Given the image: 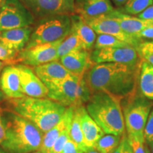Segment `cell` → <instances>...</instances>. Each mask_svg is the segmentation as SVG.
<instances>
[{
	"label": "cell",
	"mask_w": 153,
	"mask_h": 153,
	"mask_svg": "<svg viewBox=\"0 0 153 153\" xmlns=\"http://www.w3.org/2000/svg\"><path fill=\"white\" fill-rule=\"evenodd\" d=\"M140 65L116 62L94 64L85 74L91 94L104 92L122 101L136 94Z\"/></svg>",
	"instance_id": "1"
},
{
	"label": "cell",
	"mask_w": 153,
	"mask_h": 153,
	"mask_svg": "<svg viewBox=\"0 0 153 153\" xmlns=\"http://www.w3.org/2000/svg\"><path fill=\"white\" fill-rule=\"evenodd\" d=\"M15 114L28 120L42 133H46L60 121L65 106L51 99L24 97L11 101Z\"/></svg>",
	"instance_id": "2"
},
{
	"label": "cell",
	"mask_w": 153,
	"mask_h": 153,
	"mask_svg": "<svg viewBox=\"0 0 153 153\" xmlns=\"http://www.w3.org/2000/svg\"><path fill=\"white\" fill-rule=\"evenodd\" d=\"M6 135L1 145L10 153H31L40 150L43 133L28 120L11 113L3 118Z\"/></svg>",
	"instance_id": "3"
},
{
	"label": "cell",
	"mask_w": 153,
	"mask_h": 153,
	"mask_svg": "<svg viewBox=\"0 0 153 153\" xmlns=\"http://www.w3.org/2000/svg\"><path fill=\"white\" fill-rule=\"evenodd\" d=\"M88 114L105 134L122 135L125 133V122L121 103L104 92L91 94L87 101Z\"/></svg>",
	"instance_id": "4"
},
{
	"label": "cell",
	"mask_w": 153,
	"mask_h": 153,
	"mask_svg": "<svg viewBox=\"0 0 153 153\" xmlns=\"http://www.w3.org/2000/svg\"><path fill=\"white\" fill-rule=\"evenodd\" d=\"M48 89V98L68 107L83 105L90 98L91 92L87 87L85 76L71 74L65 79L45 85Z\"/></svg>",
	"instance_id": "5"
},
{
	"label": "cell",
	"mask_w": 153,
	"mask_h": 153,
	"mask_svg": "<svg viewBox=\"0 0 153 153\" xmlns=\"http://www.w3.org/2000/svg\"><path fill=\"white\" fill-rule=\"evenodd\" d=\"M71 15H57L40 20L24 48L64 39L71 31Z\"/></svg>",
	"instance_id": "6"
},
{
	"label": "cell",
	"mask_w": 153,
	"mask_h": 153,
	"mask_svg": "<svg viewBox=\"0 0 153 153\" xmlns=\"http://www.w3.org/2000/svg\"><path fill=\"white\" fill-rule=\"evenodd\" d=\"M151 101L136 94L124 100L126 104L122 110L128 136L144 135L145 125L153 106Z\"/></svg>",
	"instance_id": "7"
},
{
	"label": "cell",
	"mask_w": 153,
	"mask_h": 153,
	"mask_svg": "<svg viewBox=\"0 0 153 153\" xmlns=\"http://www.w3.org/2000/svg\"><path fill=\"white\" fill-rule=\"evenodd\" d=\"M34 16L20 0H4L0 9V31L30 26Z\"/></svg>",
	"instance_id": "8"
},
{
	"label": "cell",
	"mask_w": 153,
	"mask_h": 153,
	"mask_svg": "<svg viewBox=\"0 0 153 153\" xmlns=\"http://www.w3.org/2000/svg\"><path fill=\"white\" fill-rule=\"evenodd\" d=\"M33 16L43 19L75 13L74 0H20Z\"/></svg>",
	"instance_id": "9"
},
{
	"label": "cell",
	"mask_w": 153,
	"mask_h": 153,
	"mask_svg": "<svg viewBox=\"0 0 153 153\" xmlns=\"http://www.w3.org/2000/svg\"><path fill=\"white\" fill-rule=\"evenodd\" d=\"M62 40L23 49L17 55L16 61L33 68L53 61H58L57 48Z\"/></svg>",
	"instance_id": "10"
},
{
	"label": "cell",
	"mask_w": 153,
	"mask_h": 153,
	"mask_svg": "<svg viewBox=\"0 0 153 153\" xmlns=\"http://www.w3.org/2000/svg\"><path fill=\"white\" fill-rule=\"evenodd\" d=\"M91 60L94 64L104 62H116L131 66H138L142 59L133 47L104 48L94 49L90 54Z\"/></svg>",
	"instance_id": "11"
},
{
	"label": "cell",
	"mask_w": 153,
	"mask_h": 153,
	"mask_svg": "<svg viewBox=\"0 0 153 153\" xmlns=\"http://www.w3.org/2000/svg\"><path fill=\"white\" fill-rule=\"evenodd\" d=\"M85 22L97 34H106L114 36L135 48L143 41L140 38L134 37L124 31L118 22L107 14L97 18L86 19Z\"/></svg>",
	"instance_id": "12"
},
{
	"label": "cell",
	"mask_w": 153,
	"mask_h": 153,
	"mask_svg": "<svg viewBox=\"0 0 153 153\" xmlns=\"http://www.w3.org/2000/svg\"><path fill=\"white\" fill-rule=\"evenodd\" d=\"M20 78L21 89L24 96L33 98L48 97V89L30 67L25 65H16Z\"/></svg>",
	"instance_id": "13"
},
{
	"label": "cell",
	"mask_w": 153,
	"mask_h": 153,
	"mask_svg": "<svg viewBox=\"0 0 153 153\" xmlns=\"http://www.w3.org/2000/svg\"><path fill=\"white\" fill-rule=\"evenodd\" d=\"M75 13L84 19L97 18L114 11L110 0H74Z\"/></svg>",
	"instance_id": "14"
},
{
	"label": "cell",
	"mask_w": 153,
	"mask_h": 153,
	"mask_svg": "<svg viewBox=\"0 0 153 153\" xmlns=\"http://www.w3.org/2000/svg\"><path fill=\"white\" fill-rule=\"evenodd\" d=\"M60 62L70 73L76 76H85L88 70L93 65L90 53L86 50L74 51L60 58Z\"/></svg>",
	"instance_id": "15"
},
{
	"label": "cell",
	"mask_w": 153,
	"mask_h": 153,
	"mask_svg": "<svg viewBox=\"0 0 153 153\" xmlns=\"http://www.w3.org/2000/svg\"><path fill=\"white\" fill-rule=\"evenodd\" d=\"M107 15L116 21L124 31L134 37L138 38L140 32L147 28L153 27V21L131 16L119 11L114 10Z\"/></svg>",
	"instance_id": "16"
},
{
	"label": "cell",
	"mask_w": 153,
	"mask_h": 153,
	"mask_svg": "<svg viewBox=\"0 0 153 153\" xmlns=\"http://www.w3.org/2000/svg\"><path fill=\"white\" fill-rule=\"evenodd\" d=\"M0 88L4 94L11 99L26 97L21 89L19 70L16 65L6 66L3 69L0 77Z\"/></svg>",
	"instance_id": "17"
},
{
	"label": "cell",
	"mask_w": 153,
	"mask_h": 153,
	"mask_svg": "<svg viewBox=\"0 0 153 153\" xmlns=\"http://www.w3.org/2000/svg\"><path fill=\"white\" fill-rule=\"evenodd\" d=\"M80 116V123L85 145L88 149L94 148L98 140L104 135V132L88 114L83 105L78 107Z\"/></svg>",
	"instance_id": "18"
},
{
	"label": "cell",
	"mask_w": 153,
	"mask_h": 153,
	"mask_svg": "<svg viewBox=\"0 0 153 153\" xmlns=\"http://www.w3.org/2000/svg\"><path fill=\"white\" fill-rule=\"evenodd\" d=\"M32 31L33 28L30 26L4 30L1 33L0 42L19 53L27 45Z\"/></svg>",
	"instance_id": "19"
},
{
	"label": "cell",
	"mask_w": 153,
	"mask_h": 153,
	"mask_svg": "<svg viewBox=\"0 0 153 153\" xmlns=\"http://www.w3.org/2000/svg\"><path fill=\"white\" fill-rule=\"evenodd\" d=\"M33 70L45 85L64 79L72 74L59 60L35 67Z\"/></svg>",
	"instance_id": "20"
},
{
	"label": "cell",
	"mask_w": 153,
	"mask_h": 153,
	"mask_svg": "<svg viewBox=\"0 0 153 153\" xmlns=\"http://www.w3.org/2000/svg\"><path fill=\"white\" fill-rule=\"evenodd\" d=\"M74 107H68L61 118L60 121L53 128L49 130L43 135V140L40 151L41 153H48L52 148L55 141L58 138L61 133L67 128L71 125V122L73 117Z\"/></svg>",
	"instance_id": "21"
},
{
	"label": "cell",
	"mask_w": 153,
	"mask_h": 153,
	"mask_svg": "<svg viewBox=\"0 0 153 153\" xmlns=\"http://www.w3.org/2000/svg\"><path fill=\"white\" fill-rule=\"evenodd\" d=\"M71 17V29L75 32L79 38L84 49L90 51L94 45L97 36L95 31L91 28L85 20L78 14H72Z\"/></svg>",
	"instance_id": "22"
},
{
	"label": "cell",
	"mask_w": 153,
	"mask_h": 153,
	"mask_svg": "<svg viewBox=\"0 0 153 153\" xmlns=\"http://www.w3.org/2000/svg\"><path fill=\"white\" fill-rule=\"evenodd\" d=\"M138 85L143 96L153 100V67L142 60L140 65Z\"/></svg>",
	"instance_id": "23"
},
{
	"label": "cell",
	"mask_w": 153,
	"mask_h": 153,
	"mask_svg": "<svg viewBox=\"0 0 153 153\" xmlns=\"http://www.w3.org/2000/svg\"><path fill=\"white\" fill-rule=\"evenodd\" d=\"M79 106L74 107L73 117H72L70 129V139L76 145V147L79 150H81L82 152H85L89 149L85 145L83 133H82L79 108H78Z\"/></svg>",
	"instance_id": "24"
},
{
	"label": "cell",
	"mask_w": 153,
	"mask_h": 153,
	"mask_svg": "<svg viewBox=\"0 0 153 153\" xmlns=\"http://www.w3.org/2000/svg\"><path fill=\"white\" fill-rule=\"evenodd\" d=\"M80 50H85L83 45L75 32L71 29L70 33L62 40L57 48V55L59 60L60 57L68 53Z\"/></svg>",
	"instance_id": "25"
},
{
	"label": "cell",
	"mask_w": 153,
	"mask_h": 153,
	"mask_svg": "<svg viewBox=\"0 0 153 153\" xmlns=\"http://www.w3.org/2000/svg\"><path fill=\"white\" fill-rule=\"evenodd\" d=\"M122 135L104 134L96 143L94 149L99 153H113L117 148Z\"/></svg>",
	"instance_id": "26"
},
{
	"label": "cell",
	"mask_w": 153,
	"mask_h": 153,
	"mask_svg": "<svg viewBox=\"0 0 153 153\" xmlns=\"http://www.w3.org/2000/svg\"><path fill=\"white\" fill-rule=\"evenodd\" d=\"M94 49L104 48H123L133 47L126 42H123L114 36L106 34H98L96 39ZM134 48V47H133Z\"/></svg>",
	"instance_id": "27"
},
{
	"label": "cell",
	"mask_w": 153,
	"mask_h": 153,
	"mask_svg": "<svg viewBox=\"0 0 153 153\" xmlns=\"http://www.w3.org/2000/svg\"><path fill=\"white\" fill-rule=\"evenodd\" d=\"M152 4L153 0H128L123 10L127 14L138 15Z\"/></svg>",
	"instance_id": "28"
},
{
	"label": "cell",
	"mask_w": 153,
	"mask_h": 153,
	"mask_svg": "<svg viewBox=\"0 0 153 153\" xmlns=\"http://www.w3.org/2000/svg\"><path fill=\"white\" fill-rule=\"evenodd\" d=\"M135 49L140 57L153 67V41H142Z\"/></svg>",
	"instance_id": "29"
},
{
	"label": "cell",
	"mask_w": 153,
	"mask_h": 153,
	"mask_svg": "<svg viewBox=\"0 0 153 153\" xmlns=\"http://www.w3.org/2000/svg\"><path fill=\"white\" fill-rule=\"evenodd\" d=\"M71 126V125H70ZM70 126L65 130L64 131L61 133V135L59 136L57 140L55 141V144L53 145L52 148L49 151L48 153H62L63 148L66 143L68 142V140L70 138Z\"/></svg>",
	"instance_id": "30"
},
{
	"label": "cell",
	"mask_w": 153,
	"mask_h": 153,
	"mask_svg": "<svg viewBox=\"0 0 153 153\" xmlns=\"http://www.w3.org/2000/svg\"><path fill=\"white\" fill-rule=\"evenodd\" d=\"M129 139L133 153H145V140L144 135H131Z\"/></svg>",
	"instance_id": "31"
},
{
	"label": "cell",
	"mask_w": 153,
	"mask_h": 153,
	"mask_svg": "<svg viewBox=\"0 0 153 153\" xmlns=\"http://www.w3.org/2000/svg\"><path fill=\"white\" fill-rule=\"evenodd\" d=\"M18 53L9 49L5 45L0 42V61L2 62H14L16 61V58Z\"/></svg>",
	"instance_id": "32"
},
{
	"label": "cell",
	"mask_w": 153,
	"mask_h": 153,
	"mask_svg": "<svg viewBox=\"0 0 153 153\" xmlns=\"http://www.w3.org/2000/svg\"><path fill=\"white\" fill-rule=\"evenodd\" d=\"M113 153H133V148L126 133L122 135L119 145Z\"/></svg>",
	"instance_id": "33"
},
{
	"label": "cell",
	"mask_w": 153,
	"mask_h": 153,
	"mask_svg": "<svg viewBox=\"0 0 153 153\" xmlns=\"http://www.w3.org/2000/svg\"><path fill=\"white\" fill-rule=\"evenodd\" d=\"M144 137L146 143H150L153 141V106L151 108L146 125H145Z\"/></svg>",
	"instance_id": "34"
},
{
	"label": "cell",
	"mask_w": 153,
	"mask_h": 153,
	"mask_svg": "<svg viewBox=\"0 0 153 153\" xmlns=\"http://www.w3.org/2000/svg\"><path fill=\"white\" fill-rule=\"evenodd\" d=\"M62 153H84V152L79 150L73 141L70 138L65 145Z\"/></svg>",
	"instance_id": "35"
},
{
	"label": "cell",
	"mask_w": 153,
	"mask_h": 153,
	"mask_svg": "<svg viewBox=\"0 0 153 153\" xmlns=\"http://www.w3.org/2000/svg\"><path fill=\"white\" fill-rule=\"evenodd\" d=\"M137 17L140 19H145V20L153 21V4L150 6L143 12L137 15Z\"/></svg>",
	"instance_id": "36"
},
{
	"label": "cell",
	"mask_w": 153,
	"mask_h": 153,
	"mask_svg": "<svg viewBox=\"0 0 153 153\" xmlns=\"http://www.w3.org/2000/svg\"><path fill=\"white\" fill-rule=\"evenodd\" d=\"M138 38H147V39H153V27L147 28L142 32H140L138 35Z\"/></svg>",
	"instance_id": "37"
},
{
	"label": "cell",
	"mask_w": 153,
	"mask_h": 153,
	"mask_svg": "<svg viewBox=\"0 0 153 153\" xmlns=\"http://www.w3.org/2000/svg\"><path fill=\"white\" fill-rule=\"evenodd\" d=\"M6 135V131H5V127L4 124L3 119L1 118V114H0V145L3 143L4 140L5 138Z\"/></svg>",
	"instance_id": "38"
},
{
	"label": "cell",
	"mask_w": 153,
	"mask_h": 153,
	"mask_svg": "<svg viewBox=\"0 0 153 153\" xmlns=\"http://www.w3.org/2000/svg\"><path fill=\"white\" fill-rule=\"evenodd\" d=\"M112 1L118 7H122V6H124L128 0H112Z\"/></svg>",
	"instance_id": "39"
},
{
	"label": "cell",
	"mask_w": 153,
	"mask_h": 153,
	"mask_svg": "<svg viewBox=\"0 0 153 153\" xmlns=\"http://www.w3.org/2000/svg\"><path fill=\"white\" fill-rule=\"evenodd\" d=\"M145 143H146V142H145ZM146 143H147V145H148V148H149V150H150V152L153 153V141H152V142Z\"/></svg>",
	"instance_id": "40"
},
{
	"label": "cell",
	"mask_w": 153,
	"mask_h": 153,
	"mask_svg": "<svg viewBox=\"0 0 153 153\" xmlns=\"http://www.w3.org/2000/svg\"><path fill=\"white\" fill-rule=\"evenodd\" d=\"M84 153H99V152L97 150H96L94 148H90Z\"/></svg>",
	"instance_id": "41"
},
{
	"label": "cell",
	"mask_w": 153,
	"mask_h": 153,
	"mask_svg": "<svg viewBox=\"0 0 153 153\" xmlns=\"http://www.w3.org/2000/svg\"><path fill=\"white\" fill-rule=\"evenodd\" d=\"M4 62H2V61H0V72H1V70H2V68H4Z\"/></svg>",
	"instance_id": "42"
},
{
	"label": "cell",
	"mask_w": 153,
	"mask_h": 153,
	"mask_svg": "<svg viewBox=\"0 0 153 153\" xmlns=\"http://www.w3.org/2000/svg\"><path fill=\"white\" fill-rule=\"evenodd\" d=\"M145 153H151L150 150H149L148 146V145H147L146 143H145Z\"/></svg>",
	"instance_id": "43"
},
{
	"label": "cell",
	"mask_w": 153,
	"mask_h": 153,
	"mask_svg": "<svg viewBox=\"0 0 153 153\" xmlns=\"http://www.w3.org/2000/svg\"><path fill=\"white\" fill-rule=\"evenodd\" d=\"M2 97H3V94H2V92H1V91H0V99H1Z\"/></svg>",
	"instance_id": "44"
},
{
	"label": "cell",
	"mask_w": 153,
	"mask_h": 153,
	"mask_svg": "<svg viewBox=\"0 0 153 153\" xmlns=\"http://www.w3.org/2000/svg\"><path fill=\"white\" fill-rule=\"evenodd\" d=\"M31 153H41V152L40 150H38V151H35V152H33Z\"/></svg>",
	"instance_id": "45"
},
{
	"label": "cell",
	"mask_w": 153,
	"mask_h": 153,
	"mask_svg": "<svg viewBox=\"0 0 153 153\" xmlns=\"http://www.w3.org/2000/svg\"><path fill=\"white\" fill-rule=\"evenodd\" d=\"M0 153H4V152H3V151H2V150H1V149H0Z\"/></svg>",
	"instance_id": "46"
},
{
	"label": "cell",
	"mask_w": 153,
	"mask_h": 153,
	"mask_svg": "<svg viewBox=\"0 0 153 153\" xmlns=\"http://www.w3.org/2000/svg\"><path fill=\"white\" fill-rule=\"evenodd\" d=\"M1 2H0V9H1Z\"/></svg>",
	"instance_id": "47"
},
{
	"label": "cell",
	"mask_w": 153,
	"mask_h": 153,
	"mask_svg": "<svg viewBox=\"0 0 153 153\" xmlns=\"http://www.w3.org/2000/svg\"><path fill=\"white\" fill-rule=\"evenodd\" d=\"M1 31H0V37H1Z\"/></svg>",
	"instance_id": "48"
},
{
	"label": "cell",
	"mask_w": 153,
	"mask_h": 153,
	"mask_svg": "<svg viewBox=\"0 0 153 153\" xmlns=\"http://www.w3.org/2000/svg\"><path fill=\"white\" fill-rule=\"evenodd\" d=\"M4 1V0H0V1Z\"/></svg>",
	"instance_id": "49"
},
{
	"label": "cell",
	"mask_w": 153,
	"mask_h": 153,
	"mask_svg": "<svg viewBox=\"0 0 153 153\" xmlns=\"http://www.w3.org/2000/svg\"><path fill=\"white\" fill-rule=\"evenodd\" d=\"M0 2H1V1H0Z\"/></svg>",
	"instance_id": "50"
}]
</instances>
